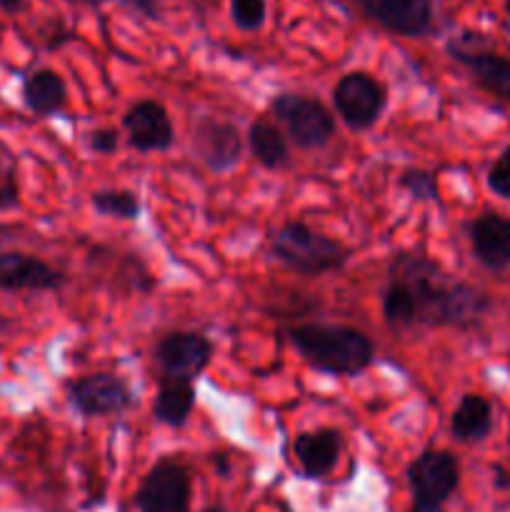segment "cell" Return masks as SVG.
<instances>
[{"label": "cell", "instance_id": "cell-1", "mask_svg": "<svg viewBox=\"0 0 510 512\" xmlns=\"http://www.w3.org/2000/svg\"><path fill=\"white\" fill-rule=\"evenodd\" d=\"M490 310V298L445 273L418 253H403L390 265L383 290V318L390 328H475Z\"/></svg>", "mask_w": 510, "mask_h": 512}, {"label": "cell", "instance_id": "cell-2", "mask_svg": "<svg viewBox=\"0 0 510 512\" xmlns=\"http://www.w3.org/2000/svg\"><path fill=\"white\" fill-rule=\"evenodd\" d=\"M288 338L310 368L335 378L363 373L375 360L373 340L350 325H295Z\"/></svg>", "mask_w": 510, "mask_h": 512}, {"label": "cell", "instance_id": "cell-3", "mask_svg": "<svg viewBox=\"0 0 510 512\" xmlns=\"http://www.w3.org/2000/svg\"><path fill=\"white\" fill-rule=\"evenodd\" d=\"M270 253L285 268L308 278L340 270L350 258L348 248H343L338 240L315 233L305 223H285L270 240Z\"/></svg>", "mask_w": 510, "mask_h": 512}, {"label": "cell", "instance_id": "cell-4", "mask_svg": "<svg viewBox=\"0 0 510 512\" xmlns=\"http://www.w3.org/2000/svg\"><path fill=\"white\" fill-rule=\"evenodd\" d=\"M270 113L283 125L293 145L303 150L323 148L335 133V118L320 100L300 93H280L270 100Z\"/></svg>", "mask_w": 510, "mask_h": 512}, {"label": "cell", "instance_id": "cell-5", "mask_svg": "<svg viewBox=\"0 0 510 512\" xmlns=\"http://www.w3.org/2000/svg\"><path fill=\"white\" fill-rule=\"evenodd\" d=\"M333 103L340 120L350 130H368L383 115L385 105H388V93H385L383 83L370 73L353 70L335 83Z\"/></svg>", "mask_w": 510, "mask_h": 512}, {"label": "cell", "instance_id": "cell-6", "mask_svg": "<svg viewBox=\"0 0 510 512\" xmlns=\"http://www.w3.org/2000/svg\"><path fill=\"white\" fill-rule=\"evenodd\" d=\"M365 20L400 38H423L433 33V0H345Z\"/></svg>", "mask_w": 510, "mask_h": 512}, {"label": "cell", "instance_id": "cell-7", "mask_svg": "<svg viewBox=\"0 0 510 512\" xmlns=\"http://www.w3.org/2000/svg\"><path fill=\"white\" fill-rule=\"evenodd\" d=\"M193 480L188 468L173 458H163L148 470L135 490V508L140 512H188Z\"/></svg>", "mask_w": 510, "mask_h": 512}, {"label": "cell", "instance_id": "cell-8", "mask_svg": "<svg viewBox=\"0 0 510 512\" xmlns=\"http://www.w3.org/2000/svg\"><path fill=\"white\" fill-rule=\"evenodd\" d=\"M68 400L83 418L123 415L135 408V393L123 378L113 373H93L68 385Z\"/></svg>", "mask_w": 510, "mask_h": 512}, {"label": "cell", "instance_id": "cell-9", "mask_svg": "<svg viewBox=\"0 0 510 512\" xmlns=\"http://www.w3.org/2000/svg\"><path fill=\"white\" fill-rule=\"evenodd\" d=\"M415 505H443L458 490L460 463L450 450H425L405 470Z\"/></svg>", "mask_w": 510, "mask_h": 512}, {"label": "cell", "instance_id": "cell-10", "mask_svg": "<svg viewBox=\"0 0 510 512\" xmlns=\"http://www.w3.org/2000/svg\"><path fill=\"white\" fill-rule=\"evenodd\" d=\"M193 150L210 173H228L243 153V135L230 120L200 115L193 125Z\"/></svg>", "mask_w": 510, "mask_h": 512}, {"label": "cell", "instance_id": "cell-11", "mask_svg": "<svg viewBox=\"0 0 510 512\" xmlns=\"http://www.w3.org/2000/svg\"><path fill=\"white\" fill-rule=\"evenodd\" d=\"M213 360V343L195 330H178L155 345V363L170 378L195 380Z\"/></svg>", "mask_w": 510, "mask_h": 512}, {"label": "cell", "instance_id": "cell-12", "mask_svg": "<svg viewBox=\"0 0 510 512\" xmlns=\"http://www.w3.org/2000/svg\"><path fill=\"white\" fill-rule=\"evenodd\" d=\"M128 145L138 153H163L175 143L173 120L158 100H138L123 115Z\"/></svg>", "mask_w": 510, "mask_h": 512}, {"label": "cell", "instance_id": "cell-13", "mask_svg": "<svg viewBox=\"0 0 510 512\" xmlns=\"http://www.w3.org/2000/svg\"><path fill=\"white\" fill-rule=\"evenodd\" d=\"M448 55L473 75L480 88L503 100L505 105H510V58L465 45L463 40H450Z\"/></svg>", "mask_w": 510, "mask_h": 512}, {"label": "cell", "instance_id": "cell-14", "mask_svg": "<svg viewBox=\"0 0 510 512\" xmlns=\"http://www.w3.org/2000/svg\"><path fill=\"white\" fill-rule=\"evenodd\" d=\"M63 285L65 275L45 260L25 253H0V290L45 293V290H60Z\"/></svg>", "mask_w": 510, "mask_h": 512}, {"label": "cell", "instance_id": "cell-15", "mask_svg": "<svg viewBox=\"0 0 510 512\" xmlns=\"http://www.w3.org/2000/svg\"><path fill=\"white\" fill-rule=\"evenodd\" d=\"M470 248L478 263L488 270H505L510 265V218L503 213L478 215L468 228Z\"/></svg>", "mask_w": 510, "mask_h": 512}, {"label": "cell", "instance_id": "cell-16", "mask_svg": "<svg viewBox=\"0 0 510 512\" xmlns=\"http://www.w3.org/2000/svg\"><path fill=\"white\" fill-rule=\"evenodd\" d=\"M343 450V435L333 428H318L300 433L293 440V455L305 478H325L338 465Z\"/></svg>", "mask_w": 510, "mask_h": 512}, {"label": "cell", "instance_id": "cell-17", "mask_svg": "<svg viewBox=\"0 0 510 512\" xmlns=\"http://www.w3.org/2000/svg\"><path fill=\"white\" fill-rule=\"evenodd\" d=\"M195 408V385L193 380L170 378L160 375L158 390L153 400V415L158 423L168 428H183Z\"/></svg>", "mask_w": 510, "mask_h": 512}, {"label": "cell", "instance_id": "cell-18", "mask_svg": "<svg viewBox=\"0 0 510 512\" xmlns=\"http://www.w3.org/2000/svg\"><path fill=\"white\" fill-rule=\"evenodd\" d=\"M450 433L460 443H483L493 433V405L478 393H465L450 415Z\"/></svg>", "mask_w": 510, "mask_h": 512}, {"label": "cell", "instance_id": "cell-19", "mask_svg": "<svg viewBox=\"0 0 510 512\" xmlns=\"http://www.w3.org/2000/svg\"><path fill=\"white\" fill-rule=\"evenodd\" d=\"M65 100H68V85L55 70H33L23 80V103L38 118H50V115L60 113L65 108Z\"/></svg>", "mask_w": 510, "mask_h": 512}, {"label": "cell", "instance_id": "cell-20", "mask_svg": "<svg viewBox=\"0 0 510 512\" xmlns=\"http://www.w3.org/2000/svg\"><path fill=\"white\" fill-rule=\"evenodd\" d=\"M248 145L255 160L268 170H280L290 163L288 138L270 120H255L248 128Z\"/></svg>", "mask_w": 510, "mask_h": 512}, {"label": "cell", "instance_id": "cell-21", "mask_svg": "<svg viewBox=\"0 0 510 512\" xmlns=\"http://www.w3.org/2000/svg\"><path fill=\"white\" fill-rule=\"evenodd\" d=\"M90 205L95 208V213L118 220H138L143 213L140 198L133 190H95L90 195Z\"/></svg>", "mask_w": 510, "mask_h": 512}, {"label": "cell", "instance_id": "cell-22", "mask_svg": "<svg viewBox=\"0 0 510 512\" xmlns=\"http://www.w3.org/2000/svg\"><path fill=\"white\" fill-rule=\"evenodd\" d=\"M268 18V0H230V20L235 28L253 33L260 30Z\"/></svg>", "mask_w": 510, "mask_h": 512}, {"label": "cell", "instance_id": "cell-23", "mask_svg": "<svg viewBox=\"0 0 510 512\" xmlns=\"http://www.w3.org/2000/svg\"><path fill=\"white\" fill-rule=\"evenodd\" d=\"M400 188L408 190L415 200H435L438 198V180L428 170H405L400 175Z\"/></svg>", "mask_w": 510, "mask_h": 512}, {"label": "cell", "instance_id": "cell-24", "mask_svg": "<svg viewBox=\"0 0 510 512\" xmlns=\"http://www.w3.org/2000/svg\"><path fill=\"white\" fill-rule=\"evenodd\" d=\"M488 188L490 193H495L498 198L503 200H510V163H505V160H495L493 165H490L488 170Z\"/></svg>", "mask_w": 510, "mask_h": 512}, {"label": "cell", "instance_id": "cell-25", "mask_svg": "<svg viewBox=\"0 0 510 512\" xmlns=\"http://www.w3.org/2000/svg\"><path fill=\"white\" fill-rule=\"evenodd\" d=\"M88 145L98 155H113L120 145V135L115 128H98L88 135Z\"/></svg>", "mask_w": 510, "mask_h": 512}, {"label": "cell", "instance_id": "cell-26", "mask_svg": "<svg viewBox=\"0 0 510 512\" xmlns=\"http://www.w3.org/2000/svg\"><path fill=\"white\" fill-rule=\"evenodd\" d=\"M88 3L98 5V3H108V0H88ZM115 3L125 5V8H130V10H135V13L145 15V18H158L160 3H163V0H115Z\"/></svg>", "mask_w": 510, "mask_h": 512}, {"label": "cell", "instance_id": "cell-27", "mask_svg": "<svg viewBox=\"0 0 510 512\" xmlns=\"http://www.w3.org/2000/svg\"><path fill=\"white\" fill-rule=\"evenodd\" d=\"M18 208V183L0 185V210Z\"/></svg>", "mask_w": 510, "mask_h": 512}, {"label": "cell", "instance_id": "cell-28", "mask_svg": "<svg viewBox=\"0 0 510 512\" xmlns=\"http://www.w3.org/2000/svg\"><path fill=\"white\" fill-rule=\"evenodd\" d=\"M495 488L508 490L510 488V473L503 468H495Z\"/></svg>", "mask_w": 510, "mask_h": 512}, {"label": "cell", "instance_id": "cell-29", "mask_svg": "<svg viewBox=\"0 0 510 512\" xmlns=\"http://www.w3.org/2000/svg\"><path fill=\"white\" fill-rule=\"evenodd\" d=\"M25 8V0H0V10L5 13H20Z\"/></svg>", "mask_w": 510, "mask_h": 512}, {"label": "cell", "instance_id": "cell-30", "mask_svg": "<svg viewBox=\"0 0 510 512\" xmlns=\"http://www.w3.org/2000/svg\"><path fill=\"white\" fill-rule=\"evenodd\" d=\"M408 512H445V510L438 508V505H415V508Z\"/></svg>", "mask_w": 510, "mask_h": 512}, {"label": "cell", "instance_id": "cell-31", "mask_svg": "<svg viewBox=\"0 0 510 512\" xmlns=\"http://www.w3.org/2000/svg\"><path fill=\"white\" fill-rule=\"evenodd\" d=\"M500 160H505V163H510V145L503 150V153H500Z\"/></svg>", "mask_w": 510, "mask_h": 512}, {"label": "cell", "instance_id": "cell-32", "mask_svg": "<svg viewBox=\"0 0 510 512\" xmlns=\"http://www.w3.org/2000/svg\"><path fill=\"white\" fill-rule=\"evenodd\" d=\"M203 512H228V510L220 508V505H210V508H205Z\"/></svg>", "mask_w": 510, "mask_h": 512}, {"label": "cell", "instance_id": "cell-33", "mask_svg": "<svg viewBox=\"0 0 510 512\" xmlns=\"http://www.w3.org/2000/svg\"><path fill=\"white\" fill-rule=\"evenodd\" d=\"M503 3H505V13L510 15V0H503Z\"/></svg>", "mask_w": 510, "mask_h": 512}, {"label": "cell", "instance_id": "cell-34", "mask_svg": "<svg viewBox=\"0 0 510 512\" xmlns=\"http://www.w3.org/2000/svg\"><path fill=\"white\" fill-rule=\"evenodd\" d=\"M508 445H510V435H508Z\"/></svg>", "mask_w": 510, "mask_h": 512}]
</instances>
